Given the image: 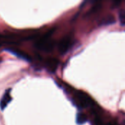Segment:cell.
<instances>
[{"mask_svg": "<svg viewBox=\"0 0 125 125\" xmlns=\"http://www.w3.org/2000/svg\"><path fill=\"white\" fill-rule=\"evenodd\" d=\"M1 34H0V38H1Z\"/></svg>", "mask_w": 125, "mask_h": 125, "instance_id": "cell-12", "label": "cell"}, {"mask_svg": "<svg viewBox=\"0 0 125 125\" xmlns=\"http://www.w3.org/2000/svg\"><path fill=\"white\" fill-rule=\"evenodd\" d=\"M7 51H9L10 53H11L12 54L15 55V56L21 59H23L26 62H31V59L29 55H28L26 52L20 50V49H16V48H7L6 49Z\"/></svg>", "mask_w": 125, "mask_h": 125, "instance_id": "cell-4", "label": "cell"}, {"mask_svg": "<svg viewBox=\"0 0 125 125\" xmlns=\"http://www.w3.org/2000/svg\"><path fill=\"white\" fill-rule=\"evenodd\" d=\"M76 100L78 103V105L82 106H94L95 103L94 100L85 92L81 91H78L75 93Z\"/></svg>", "mask_w": 125, "mask_h": 125, "instance_id": "cell-2", "label": "cell"}, {"mask_svg": "<svg viewBox=\"0 0 125 125\" xmlns=\"http://www.w3.org/2000/svg\"><path fill=\"white\" fill-rule=\"evenodd\" d=\"M87 122L86 116L83 113H78L76 115V122L78 125H83Z\"/></svg>", "mask_w": 125, "mask_h": 125, "instance_id": "cell-7", "label": "cell"}, {"mask_svg": "<svg viewBox=\"0 0 125 125\" xmlns=\"http://www.w3.org/2000/svg\"><path fill=\"white\" fill-rule=\"evenodd\" d=\"M108 125H118L116 122H109Z\"/></svg>", "mask_w": 125, "mask_h": 125, "instance_id": "cell-11", "label": "cell"}, {"mask_svg": "<svg viewBox=\"0 0 125 125\" xmlns=\"http://www.w3.org/2000/svg\"><path fill=\"white\" fill-rule=\"evenodd\" d=\"M94 123L95 125H103V122L102 121V119L98 117V116H95L94 117Z\"/></svg>", "mask_w": 125, "mask_h": 125, "instance_id": "cell-10", "label": "cell"}, {"mask_svg": "<svg viewBox=\"0 0 125 125\" xmlns=\"http://www.w3.org/2000/svg\"><path fill=\"white\" fill-rule=\"evenodd\" d=\"M10 92H11V89H7L4 92L3 97L1 99V101H0V108L1 110H4L5 108H7V105L12 100V97L10 95Z\"/></svg>", "mask_w": 125, "mask_h": 125, "instance_id": "cell-6", "label": "cell"}, {"mask_svg": "<svg viewBox=\"0 0 125 125\" xmlns=\"http://www.w3.org/2000/svg\"><path fill=\"white\" fill-rule=\"evenodd\" d=\"M116 20L114 16L113 15H108L107 17H105L102 21H101V24L103 25H111L113 24L114 23H115Z\"/></svg>", "mask_w": 125, "mask_h": 125, "instance_id": "cell-8", "label": "cell"}, {"mask_svg": "<svg viewBox=\"0 0 125 125\" xmlns=\"http://www.w3.org/2000/svg\"><path fill=\"white\" fill-rule=\"evenodd\" d=\"M119 21L122 26H125V10H121L119 12Z\"/></svg>", "mask_w": 125, "mask_h": 125, "instance_id": "cell-9", "label": "cell"}, {"mask_svg": "<svg viewBox=\"0 0 125 125\" xmlns=\"http://www.w3.org/2000/svg\"><path fill=\"white\" fill-rule=\"evenodd\" d=\"M59 63V60L56 58H48L45 60V66L51 73H54L56 70Z\"/></svg>", "mask_w": 125, "mask_h": 125, "instance_id": "cell-5", "label": "cell"}, {"mask_svg": "<svg viewBox=\"0 0 125 125\" xmlns=\"http://www.w3.org/2000/svg\"><path fill=\"white\" fill-rule=\"evenodd\" d=\"M73 40L70 36H66L62 38L59 43V51L61 54H65L71 48Z\"/></svg>", "mask_w": 125, "mask_h": 125, "instance_id": "cell-3", "label": "cell"}, {"mask_svg": "<svg viewBox=\"0 0 125 125\" xmlns=\"http://www.w3.org/2000/svg\"><path fill=\"white\" fill-rule=\"evenodd\" d=\"M54 31L55 29H51L48 32H46L42 37H41L35 42V48L40 51H42L45 52L51 51L54 47V42L51 39V37L54 32Z\"/></svg>", "mask_w": 125, "mask_h": 125, "instance_id": "cell-1", "label": "cell"}]
</instances>
